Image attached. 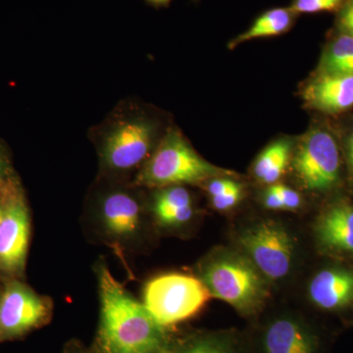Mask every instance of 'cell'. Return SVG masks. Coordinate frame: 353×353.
<instances>
[{
	"mask_svg": "<svg viewBox=\"0 0 353 353\" xmlns=\"http://www.w3.org/2000/svg\"><path fill=\"white\" fill-rule=\"evenodd\" d=\"M168 128L163 129L158 115L143 102L134 97L121 101L88 131L99 154L101 176L132 181Z\"/></svg>",
	"mask_w": 353,
	"mask_h": 353,
	"instance_id": "6da1fadb",
	"label": "cell"
},
{
	"mask_svg": "<svg viewBox=\"0 0 353 353\" xmlns=\"http://www.w3.org/2000/svg\"><path fill=\"white\" fill-rule=\"evenodd\" d=\"M101 322L95 353H161L168 347L164 329L143 303L114 278L105 264L97 268Z\"/></svg>",
	"mask_w": 353,
	"mask_h": 353,
	"instance_id": "7a4b0ae2",
	"label": "cell"
},
{
	"mask_svg": "<svg viewBox=\"0 0 353 353\" xmlns=\"http://www.w3.org/2000/svg\"><path fill=\"white\" fill-rule=\"evenodd\" d=\"M221 176L234 173L204 159L178 128L170 126L132 182L141 189L157 190L170 185H201Z\"/></svg>",
	"mask_w": 353,
	"mask_h": 353,
	"instance_id": "3957f363",
	"label": "cell"
},
{
	"mask_svg": "<svg viewBox=\"0 0 353 353\" xmlns=\"http://www.w3.org/2000/svg\"><path fill=\"white\" fill-rule=\"evenodd\" d=\"M132 181L101 176L90 194V208L102 236L116 245H132L145 224V204Z\"/></svg>",
	"mask_w": 353,
	"mask_h": 353,
	"instance_id": "277c9868",
	"label": "cell"
},
{
	"mask_svg": "<svg viewBox=\"0 0 353 353\" xmlns=\"http://www.w3.org/2000/svg\"><path fill=\"white\" fill-rule=\"evenodd\" d=\"M201 274L211 296L229 303L241 315H255L263 307L267 279L245 254L213 255L202 265Z\"/></svg>",
	"mask_w": 353,
	"mask_h": 353,
	"instance_id": "5b68a950",
	"label": "cell"
},
{
	"mask_svg": "<svg viewBox=\"0 0 353 353\" xmlns=\"http://www.w3.org/2000/svg\"><path fill=\"white\" fill-rule=\"evenodd\" d=\"M211 296L201 278L169 273L146 283L143 304L155 322L165 329L196 316Z\"/></svg>",
	"mask_w": 353,
	"mask_h": 353,
	"instance_id": "8992f818",
	"label": "cell"
},
{
	"mask_svg": "<svg viewBox=\"0 0 353 353\" xmlns=\"http://www.w3.org/2000/svg\"><path fill=\"white\" fill-rule=\"evenodd\" d=\"M245 255L265 278L287 277L294 263V241L282 224L262 221L245 228L238 236Z\"/></svg>",
	"mask_w": 353,
	"mask_h": 353,
	"instance_id": "52a82bcc",
	"label": "cell"
},
{
	"mask_svg": "<svg viewBox=\"0 0 353 353\" xmlns=\"http://www.w3.org/2000/svg\"><path fill=\"white\" fill-rule=\"evenodd\" d=\"M292 166L304 190L323 192L340 180L341 157L333 134L322 128L310 130L292 154Z\"/></svg>",
	"mask_w": 353,
	"mask_h": 353,
	"instance_id": "ba28073f",
	"label": "cell"
},
{
	"mask_svg": "<svg viewBox=\"0 0 353 353\" xmlns=\"http://www.w3.org/2000/svg\"><path fill=\"white\" fill-rule=\"evenodd\" d=\"M4 215L0 223V266L22 270L30 241V216L23 194L15 185L3 187Z\"/></svg>",
	"mask_w": 353,
	"mask_h": 353,
	"instance_id": "9c48e42d",
	"label": "cell"
},
{
	"mask_svg": "<svg viewBox=\"0 0 353 353\" xmlns=\"http://www.w3.org/2000/svg\"><path fill=\"white\" fill-rule=\"evenodd\" d=\"M51 303L19 282L7 285L0 299V332L6 336H18L48 321Z\"/></svg>",
	"mask_w": 353,
	"mask_h": 353,
	"instance_id": "30bf717a",
	"label": "cell"
},
{
	"mask_svg": "<svg viewBox=\"0 0 353 353\" xmlns=\"http://www.w3.org/2000/svg\"><path fill=\"white\" fill-rule=\"evenodd\" d=\"M259 347L260 353H321V340L301 318L282 315L265 325Z\"/></svg>",
	"mask_w": 353,
	"mask_h": 353,
	"instance_id": "8fae6325",
	"label": "cell"
},
{
	"mask_svg": "<svg viewBox=\"0 0 353 353\" xmlns=\"http://www.w3.org/2000/svg\"><path fill=\"white\" fill-rule=\"evenodd\" d=\"M303 97L309 108L328 114L353 108V76L318 74L305 85Z\"/></svg>",
	"mask_w": 353,
	"mask_h": 353,
	"instance_id": "7c38bea8",
	"label": "cell"
},
{
	"mask_svg": "<svg viewBox=\"0 0 353 353\" xmlns=\"http://www.w3.org/2000/svg\"><path fill=\"white\" fill-rule=\"evenodd\" d=\"M311 301L324 310H340L353 303V271L324 269L316 274L308 287Z\"/></svg>",
	"mask_w": 353,
	"mask_h": 353,
	"instance_id": "4fadbf2b",
	"label": "cell"
},
{
	"mask_svg": "<svg viewBox=\"0 0 353 353\" xmlns=\"http://www.w3.org/2000/svg\"><path fill=\"white\" fill-rule=\"evenodd\" d=\"M316 238L330 252L353 254V205L339 202L318 218Z\"/></svg>",
	"mask_w": 353,
	"mask_h": 353,
	"instance_id": "5bb4252c",
	"label": "cell"
},
{
	"mask_svg": "<svg viewBox=\"0 0 353 353\" xmlns=\"http://www.w3.org/2000/svg\"><path fill=\"white\" fill-rule=\"evenodd\" d=\"M150 208L155 222L167 229L185 226L196 214L194 199L187 185L154 190Z\"/></svg>",
	"mask_w": 353,
	"mask_h": 353,
	"instance_id": "9a60e30c",
	"label": "cell"
},
{
	"mask_svg": "<svg viewBox=\"0 0 353 353\" xmlns=\"http://www.w3.org/2000/svg\"><path fill=\"white\" fill-rule=\"evenodd\" d=\"M297 14L290 7H277L260 14L245 32L232 39L229 50H234L240 44L252 39L273 38L290 32L296 23Z\"/></svg>",
	"mask_w": 353,
	"mask_h": 353,
	"instance_id": "2e32d148",
	"label": "cell"
},
{
	"mask_svg": "<svg viewBox=\"0 0 353 353\" xmlns=\"http://www.w3.org/2000/svg\"><path fill=\"white\" fill-rule=\"evenodd\" d=\"M292 145L288 139H279L260 153L253 164V175L260 183L272 185L285 175L292 159Z\"/></svg>",
	"mask_w": 353,
	"mask_h": 353,
	"instance_id": "e0dca14e",
	"label": "cell"
},
{
	"mask_svg": "<svg viewBox=\"0 0 353 353\" xmlns=\"http://www.w3.org/2000/svg\"><path fill=\"white\" fill-rule=\"evenodd\" d=\"M318 74L353 76V34L343 32L327 46Z\"/></svg>",
	"mask_w": 353,
	"mask_h": 353,
	"instance_id": "ac0fdd59",
	"label": "cell"
},
{
	"mask_svg": "<svg viewBox=\"0 0 353 353\" xmlns=\"http://www.w3.org/2000/svg\"><path fill=\"white\" fill-rule=\"evenodd\" d=\"M173 353H243L228 334H205L192 339Z\"/></svg>",
	"mask_w": 353,
	"mask_h": 353,
	"instance_id": "d6986e66",
	"label": "cell"
},
{
	"mask_svg": "<svg viewBox=\"0 0 353 353\" xmlns=\"http://www.w3.org/2000/svg\"><path fill=\"white\" fill-rule=\"evenodd\" d=\"M345 2V0H292L290 7L294 13L301 15L332 12L340 9Z\"/></svg>",
	"mask_w": 353,
	"mask_h": 353,
	"instance_id": "ffe728a7",
	"label": "cell"
},
{
	"mask_svg": "<svg viewBox=\"0 0 353 353\" xmlns=\"http://www.w3.org/2000/svg\"><path fill=\"white\" fill-rule=\"evenodd\" d=\"M231 176H221L211 179L208 182L204 183V189L208 192L209 197L219 196L221 194H226L230 190L241 185Z\"/></svg>",
	"mask_w": 353,
	"mask_h": 353,
	"instance_id": "44dd1931",
	"label": "cell"
},
{
	"mask_svg": "<svg viewBox=\"0 0 353 353\" xmlns=\"http://www.w3.org/2000/svg\"><path fill=\"white\" fill-rule=\"evenodd\" d=\"M270 188L284 203L285 210H296L303 204L301 194L292 188L283 183H274Z\"/></svg>",
	"mask_w": 353,
	"mask_h": 353,
	"instance_id": "7402d4cb",
	"label": "cell"
},
{
	"mask_svg": "<svg viewBox=\"0 0 353 353\" xmlns=\"http://www.w3.org/2000/svg\"><path fill=\"white\" fill-rule=\"evenodd\" d=\"M243 185H239L234 190L219 196L211 197L213 208L218 211H227L234 208L243 197Z\"/></svg>",
	"mask_w": 353,
	"mask_h": 353,
	"instance_id": "603a6c76",
	"label": "cell"
},
{
	"mask_svg": "<svg viewBox=\"0 0 353 353\" xmlns=\"http://www.w3.org/2000/svg\"><path fill=\"white\" fill-rule=\"evenodd\" d=\"M339 23L343 32L353 34V0H350L347 6L343 7Z\"/></svg>",
	"mask_w": 353,
	"mask_h": 353,
	"instance_id": "cb8c5ba5",
	"label": "cell"
},
{
	"mask_svg": "<svg viewBox=\"0 0 353 353\" xmlns=\"http://www.w3.org/2000/svg\"><path fill=\"white\" fill-rule=\"evenodd\" d=\"M263 204L271 210H285L284 203L271 188L267 190L263 196Z\"/></svg>",
	"mask_w": 353,
	"mask_h": 353,
	"instance_id": "d4e9b609",
	"label": "cell"
},
{
	"mask_svg": "<svg viewBox=\"0 0 353 353\" xmlns=\"http://www.w3.org/2000/svg\"><path fill=\"white\" fill-rule=\"evenodd\" d=\"M173 0H145L148 6L154 7V8H167L170 6L171 2ZM194 2H199V0H194Z\"/></svg>",
	"mask_w": 353,
	"mask_h": 353,
	"instance_id": "484cf974",
	"label": "cell"
},
{
	"mask_svg": "<svg viewBox=\"0 0 353 353\" xmlns=\"http://www.w3.org/2000/svg\"><path fill=\"white\" fill-rule=\"evenodd\" d=\"M347 148L348 163H350V168L353 175V131L348 137Z\"/></svg>",
	"mask_w": 353,
	"mask_h": 353,
	"instance_id": "4316f807",
	"label": "cell"
},
{
	"mask_svg": "<svg viewBox=\"0 0 353 353\" xmlns=\"http://www.w3.org/2000/svg\"><path fill=\"white\" fill-rule=\"evenodd\" d=\"M6 158H4L3 153H2L1 150H0V178L3 176V174L6 173Z\"/></svg>",
	"mask_w": 353,
	"mask_h": 353,
	"instance_id": "83f0119b",
	"label": "cell"
},
{
	"mask_svg": "<svg viewBox=\"0 0 353 353\" xmlns=\"http://www.w3.org/2000/svg\"><path fill=\"white\" fill-rule=\"evenodd\" d=\"M4 215V204L3 201H0V223H1L2 218Z\"/></svg>",
	"mask_w": 353,
	"mask_h": 353,
	"instance_id": "f1b7e54d",
	"label": "cell"
},
{
	"mask_svg": "<svg viewBox=\"0 0 353 353\" xmlns=\"http://www.w3.org/2000/svg\"><path fill=\"white\" fill-rule=\"evenodd\" d=\"M161 353H173V350H171L170 347H167Z\"/></svg>",
	"mask_w": 353,
	"mask_h": 353,
	"instance_id": "f546056e",
	"label": "cell"
}]
</instances>
